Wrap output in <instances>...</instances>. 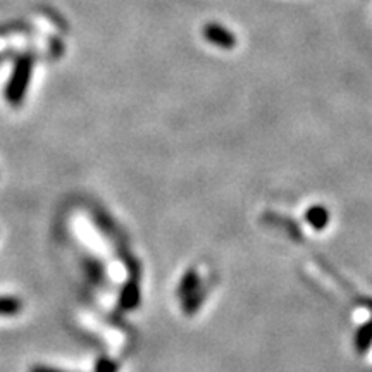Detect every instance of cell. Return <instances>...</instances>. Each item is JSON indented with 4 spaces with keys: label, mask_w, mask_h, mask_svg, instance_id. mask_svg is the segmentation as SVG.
I'll list each match as a JSON object with an SVG mask.
<instances>
[{
    "label": "cell",
    "mask_w": 372,
    "mask_h": 372,
    "mask_svg": "<svg viewBox=\"0 0 372 372\" xmlns=\"http://www.w3.org/2000/svg\"><path fill=\"white\" fill-rule=\"evenodd\" d=\"M204 35L205 38H209L211 44L223 46V49H231V46L236 44V38L232 37L226 28H223V26H217V25L205 26Z\"/></svg>",
    "instance_id": "cell-1"
},
{
    "label": "cell",
    "mask_w": 372,
    "mask_h": 372,
    "mask_svg": "<svg viewBox=\"0 0 372 372\" xmlns=\"http://www.w3.org/2000/svg\"><path fill=\"white\" fill-rule=\"evenodd\" d=\"M18 310V302L11 298H0V312H16Z\"/></svg>",
    "instance_id": "cell-2"
}]
</instances>
